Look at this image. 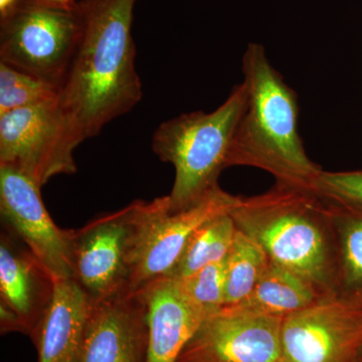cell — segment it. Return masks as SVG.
Wrapping results in <instances>:
<instances>
[{"mask_svg":"<svg viewBox=\"0 0 362 362\" xmlns=\"http://www.w3.org/2000/svg\"><path fill=\"white\" fill-rule=\"evenodd\" d=\"M33 2L42 6L61 9V11H76L78 7V0H33Z\"/></svg>","mask_w":362,"mask_h":362,"instance_id":"23","label":"cell"},{"mask_svg":"<svg viewBox=\"0 0 362 362\" xmlns=\"http://www.w3.org/2000/svg\"><path fill=\"white\" fill-rule=\"evenodd\" d=\"M247 103L244 82L235 86L225 102L209 113L190 112L159 125L152 149L175 169L169 211H185L220 187L218 177L228 166L235 128Z\"/></svg>","mask_w":362,"mask_h":362,"instance_id":"4","label":"cell"},{"mask_svg":"<svg viewBox=\"0 0 362 362\" xmlns=\"http://www.w3.org/2000/svg\"><path fill=\"white\" fill-rule=\"evenodd\" d=\"M25 0H0V20L13 14Z\"/></svg>","mask_w":362,"mask_h":362,"instance_id":"24","label":"cell"},{"mask_svg":"<svg viewBox=\"0 0 362 362\" xmlns=\"http://www.w3.org/2000/svg\"><path fill=\"white\" fill-rule=\"evenodd\" d=\"M356 362H362V358L358 359V361H357Z\"/></svg>","mask_w":362,"mask_h":362,"instance_id":"26","label":"cell"},{"mask_svg":"<svg viewBox=\"0 0 362 362\" xmlns=\"http://www.w3.org/2000/svg\"><path fill=\"white\" fill-rule=\"evenodd\" d=\"M230 216L271 262L306 279L322 295L339 293L332 211L312 188L276 182L264 194L240 197Z\"/></svg>","mask_w":362,"mask_h":362,"instance_id":"2","label":"cell"},{"mask_svg":"<svg viewBox=\"0 0 362 362\" xmlns=\"http://www.w3.org/2000/svg\"><path fill=\"white\" fill-rule=\"evenodd\" d=\"M136 1H78L82 32L59 89V103L84 141L141 101L131 35Z\"/></svg>","mask_w":362,"mask_h":362,"instance_id":"1","label":"cell"},{"mask_svg":"<svg viewBox=\"0 0 362 362\" xmlns=\"http://www.w3.org/2000/svg\"><path fill=\"white\" fill-rule=\"evenodd\" d=\"M283 320L223 307L202 322L177 362H282Z\"/></svg>","mask_w":362,"mask_h":362,"instance_id":"11","label":"cell"},{"mask_svg":"<svg viewBox=\"0 0 362 362\" xmlns=\"http://www.w3.org/2000/svg\"><path fill=\"white\" fill-rule=\"evenodd\" d=\"M83 141L59 99L0 115V165L42 187L54 176L77 171L74 151Z\"/></svg>","mask_w":362,"mask_h":362,"instance_id":"6","label":"cell"},{"mask_svg":"<svg viewBox=\"0 0 362 362\" xmlns=\"http://www.w3.org/2000/svg\"><path fill=\"white\" fill-rule=\"evenodd\" d=\"M242 70L247 103L233 135L228 166H252L270 173L276 182L311 187L323 169L307 156L299 134L296 92L257 42L247 45Z\"/></svg>","mask_w":362,"mask_h":362,"instance_id":"3","label":"cell"},{"mask_svg":"<svg viewBox=\"0 0 362 362\" xmlns=\"http://www.w3.org/2000/svg\"><path fill=\"white\" fill-rule=\"evenodd\" d=\"M362 351V303L325 295L285 317L282 362H356Z\"/></svg>","mask_w":362,"mask_h":362,"instance_id":"9","label":"cell"},{"mask_svg":"<svg viewBox=\"0 0 362 362\" xmlns=\"http://www.w3.org/2000/svg\"><path fill=\"white\" fill-rule=\"evenodd\" d=\"M329 206L337 239L339 293L362 303V209Z\"/></svg>","mask_w":362,"mask_h":362,"instance_id":"17","label":"cell"},{"mask_svg":"<svg viewBox=\"0 0 362 362\" xmlns=\"http://www.w3.org/2000/svg\"><path fill=\"white\" fill-rule=\"evenodd\" d=\"M325 295L294 272L270 261L251 294L232 305L240 310L276 317L291 315L315 303Z\"/></svg>","mask_w":362,"mask_h":362,"instance_id":"16","label":"cell"},{"mask_svg":"<svg viewBox=\"0 0 362 362\" xmlns=\"http://www.w3.org/2000/svg\"><path fill=\"white\" fill-rule=\"evenodd\" d=\"M226 258L180 279L190 299L209 316L226 304Z\"/></svg>","mask_w":362,"mask_h":362,"instance_id":"21","label":"cell"},{"mask_svg":"<svg viewBox=\"0 0 362 362\" xmlns=\"http://www.w3.org/2000/svg\"><path fill=\"white\" fill-rule=\"evenodd\" d=\"M361 358H362V351H361V356H359V358L358 359H361Z\"/></svg>","mask_w":362,"mask_h":362,"instance_id":"25","label":"cell"},{"mask_svg":"<svg viewBox=\"0 0 362 362\" xmlns=\"http://www.w3.org/2000/svg\"><path fill=\"white\" fill-rule=\"evenodd\" d=\"M40 188L21 171L0 165L2 221L54 280L73 279L71 230H63L52 221L42 202Z\"/></svg>","mask_w":362,"mask_h":362,"instance_id":"10","label":"cell"},{"mask_svg":"<svg viewBox=\"0 0 362 362\" xmlns=\"http://www.w3.org/2000/svg\"><path fill=\"white\" fill-rule=\"evenodd\" d=\"M310 188L331 204L362 209V169L337 173L322 170Z\"/></svg>","mask_w":362,"mask_h":362,"instance_id":"22","label":"cell"},{"mask_svg":"<svg viewBox=\"0 0 362 362\" xmlns=\"http://www.w3.org/2000/svg\"><path fill=\"white\" fill-rule=\"evenodd\" d=\"M269 265L270 259L263 247L238 230L226 258L225 306H232L246 299Z\"/></svg>","mask_w":362,"mask_h":362,"instance_id":"19","label":"cell"},{"mask_svg":"<svg viewBox=\"0 0 362 362\" xmlns=\"http://www.w3.org/2000/svg\"><path fill=\"white\" fill-rule=\"evenodd\" d=\"M90 302L74 279L56 280L54 297L33 337L37 362H78Z\"/></svg>","mask_w":362,"mask_h":362,"instance_id":"15","label":"cell"},{"mask_svg":"<svg viewBox=\"0 0 362 362\" xmlns=\"http://www.w3.org/2000/svg\"><path fill=\"white\" fill-rule=\"evenodd\" d=\"M139 291L148 314L146 362H177L209 314L190 299L180 279L173 276L156 279Z\"/></svg>","mask_w":362,"mask_h":362,"instance_id":"14","label":"cell"},{"mask_svg":"<svg viewBox=\"0 0 362 362\" xmlns=\"http://www.w3.org/2000/svg\"><path fill=\"white\" fill-rule=\"evenodd\" d=\"M149 329L141 292L90 304L78 362H146Z\"/></svg>","mask_w":362,"mask_h":362,"instance_id":"13","label":"cell"},{"mask_svg":"<svg viewBox=\"0 0 362 362\" xmlns=\"http://www.w3.org/2000/svg\"><path fill=\"white\" fill-rule=\"evenodd\" d=\"M82 23L76 11H61L25 0L0 20V62L58 85L71 65Z\"/></svg>","mask_w":362,"mask_h":362,"instance_id":"7","label":"cell"},{"mask_svg":"<svg viewBox=\"0 0 362 362\" xmlns=\"http://www.w3.org/2000/svg\"><path fill=\"white\" fill-rule=\"evenodd\" d=\"M59 87L0 62V115L14 109L58 100Z\"/></svg>","mask_w":362,"mask_h":362,"instance_id":"20","label":"cell"},{"mask_svg":"<svg viewBox=\"0 0 362 362\" xmlns=\"http://www.w3.org/2000/svg\"><path fill=\"white\" fill-rule=\"evenodd\" d=\"M145 204L131 202L71 230L73 279L90 304L129 292Z\"/></svg>","mask_w":362,"mask_h":362,"instance_id":"5","label":"cell"},{"mask_svg":"<svg viewBox=\"0 0 362 362\" xmlns=\"http://www.w3.org/2000/svg\"><path fill=\"white\" fill-rule=\"evenodd\" d=\"M237 230L230 213L221 214L206 221L194 233L168 276L185 279L209 264L225 259Z\"/></svg>","mask_w":362,"mask_h":362,"instance_id":"18","label":"cell"},{"mask_svg":"<svg viewBox=\"0 0 362 362\" xmlns=\"http://www.w3.org/2000/svg\"><path fill=\"white\" fill-rule=\"evenodd\" d=\"M240 197L218 187L194 206L175 213L169 211L168 195L146 202L129 292L168 276L194 233L211 218L230 213Z\"/></svg>","mask_w":362,"mask_h":362,"instance_id":"8","label":"cell"},{"mask_svg":"<svg viewBox=\"0 0 362 362\" xmlns=\"http://www.w3.org/2000/svg\"><path fill=\"white\" fill-rule=\"evenodd\" d=\"M54 280L45 266L16 240L0 239V330L33 337L52 303Z\"/></svg>","mask_w":362,"mask_h":362,"instance_id":"12","label":"cell"}]
</instances>
